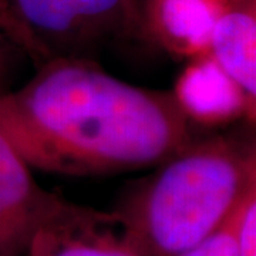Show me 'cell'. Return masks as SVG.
Wrapping results in <instances>:
<instances>
[{
  "label": "cell",
  "instance_id": "ba28073f",
  "mask_svg": "<svg viewBox=\"0 0 256 256\" xmlns=\"http://www.w3.org/2000/svg\"><path fill=\"white\" fill-rule=\"evenodd\" d=\"M172 92L191 121L216 124L248 117L242 92L208 54L192 58Z\"/></svg>",
  "mask_w": 256,
  "mask_h": 256
},
{
  "label": "cell",
  "instance_id": "3957f363",
  "mask_svg": "<svg viewBox=\"0 0 256 256\" xmlns=\"http://www.w3.org/2000/svg\"><path fill=\"white\" fill-rule=\"evenodd\" d=\"M46 54L86 57L102 40L127 34L128 0H6Z\"/></svg>",
  "mask_w": 256,
  "mask_h": 256
},
{
  "label": "cell",
  "instance_id": "52a82bcc",
  "mask_svg": "<svg viewBox=\"0 0 256 256\" xmlns=\"http://www.w3.org/2000/svg\"><path fill=\"white\" fill-rule=\"evenodd\" d=\"M225 9L222 0H158L140 37L178 57L208 54L210 32Z\"/></svg>",
  "mask_w": 256,
  "mask_h": 256
},
{
  "label": "cell",
  "instance_id": "8fae6325",
  "mask_svg": "<svg viewBox=\"0 0 256 256\" xmlns=\"http://www.w3.org/2000/svg\"><path fill=\"white\" fill-rule=\"evenodd\" d=\"M238 256H256V188L240 206L236 229Z\"/></svg>",
  "mask_w": 256,
  "mask_h": 256
},
{
  "label": "cell",
  "instance_id": "5b68a950",
  "mask_svg": "<svg viewBox=\"0 0 256 256\" xmlns=\"http://www.w3.org/2000/svg\"><path fill=\"white\" fill-rule=\"evenodd\" d=\"M60 200L37 184L32 166L0 131V256H28L36 232Z\"/></svg>",
  "mask_w": 256,
  "mask_h": 256
},
{
  "label": "cell",
  "instance_id": "8992f818",
  "mask_svg": "<svg viewBox=\"0 0 256 256\" xmlns=\"http://www.w3.org/2000/svg\"><path fill=\"white\" fill-rule=\"evenodd\" d=\"M208 56L242 92L249 121L256 117V0L230 4L216 18Z\"/></svg>",
  "mask_w": 256,
  "mask_h": 256
},
{
  "label": "cell",
  "instance_id": "7c38bea8",
  "mask_svg": "<svg viewBox=\"0 0 256 256\" xmlns=\"http://www.w3.org/2000/svg\"><path fill=\"white\" fill-rule=\"evenodd\" d=\"M158 0H128L127 34L140 37L151 9Z\"/></svg>",
  "mask_w": 256,
  "mask_h": 256
},
{
  "label": "cell",
  "instance_id": "277c9868",
  "mask_svg": "<svg viewBox=\"0 0 256 256\" xmlns=\"http://www.w3.org/2000/svg\"><path fill=\"white\" fill-rule=\"evenodd\" d=\"M28 256H150L128 235L116 210H100L62 196L36 232Z\"/></svg>",
  "mask_w": 256,
  "mask_h": 256
},
{
  "label": "cell",
  "instance_id": "5bb4252c",
  "mask_svg": "<svg viewBox=\"0 0 256 256\" xmlns=\"http://www.w3.org/2000/svg\"><path fill=\"white\" fill-rule=\"evenodd\" d=\"M224 3H225V6L226 8H229L230 4H234V3H238V2H240V0H222Z\"/></svg>",
  "mask_w": 256,
  "mask_h": 256
},
{
  "label": "cell",
  "instance_id": "9c48e42d",
  "mask_svg": "<svg viewBox=\"0 0 256 256\" xmlns=\"http://www.w3.org/2000/svg\"><path fill=\"white\" fill-rule=\"evenodd\" d=\"M242 204L215 232L178 256H238L236 229Z\"/></svg>",
  "mask_w": 256,
  "mask_h": 256
},
{
  "label": "cell",
  "instance_id": "4fadbf2b",
  "mask_svg": "<svg viewBox=\"0 0 256 256\" xmlns=\"http://www.w3.org/2000/svg\"><path fill=\"white\" fill-rule=\"evenodd\" d=\"M12 44L6 40V37L0 33V96L9 92L8 87L10 77V48Z\"/></svg>",
  "mask_w": 256,
  "mask_h": 256
},
{
  "label": "cell",
  "instance_id": "7a4b0ae2",
  "mask_svg": "<svg viewBox=\"0 0 256 256\" xmlns=\"http://www.w3.org/2000/svg\"><path fill=\"white\" fill-rule=\"evenodd\" d=\"M255 188V146L220 136L192 141L156 165L114 210L148 255L178 256L215 232Z\"/></svg>",
  "mask_w": 256,
  "mask_h": 256
},
{
  "label": "cell",
  "instance_id": "6da1fadb",
  "mask_svg": "<svg viewBox=\"0 0 256 256\" xmlns=\"http://www.w3.org/2000/svg\"><path fill=\"white\" fill-rule=\"evenodd\" d=\"M172 90L122 82L90 57H53L0 96V131L32 168L87 176L156 166L192 142Z\"/></svg>",
  "mask_w": 256,
  "mask_h": 256
},
{
  "label": "cell",
  "instance_id": "30bf717a",
  "mask_svg": "<svg viewBox=\"0 0 256 256\" xmlns=\"http://www.w3.org/2000/svg\"><path fill=\"white\" fill-rule=\"evenodd\" d=\"M0 33L12 46L24 53L32 62L40 58V48L37 43L14 18L6 0H0Z\"/></svg>",
  "mask_w": 256,
  "mask_h": 256
}]
</instances>
